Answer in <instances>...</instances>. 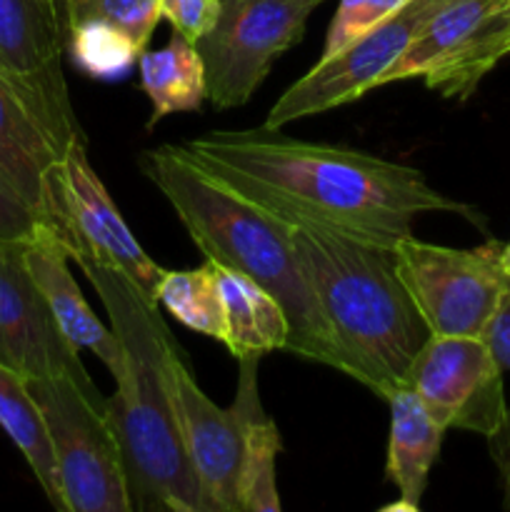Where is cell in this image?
Segmentation results:
<instances>
[{"instance_id": "6da1fadb", "label": "cell", "mask_w": 510, "mask_h": 512, "mask_svg": "<svg viewBox=\"0 0 510 512\" xmlns=\"http://www.w3.org/2000/svg\"><path fill=\"white\" fill-rule=\"evenodd\" d=\"M200 165L290 225L325 228L390 248L413 235L415 218L473 208L438 193L413 165L345 145L308 143L273 128L210 130L180 143Z\"/></svg>"}, {"instance_id": "7a4b0ae2", "label": "cell", "mask_w": 510, "mask_h": 512, "mask_svg": "<svg viewBox=\"0 0 510 512\" xmlns=\"http://www.w3.org/2000/svg\"><path fill=\"white\" fill-rule=\"evenodd\" d=\"M75 265L98 293L123 348L115 395L105 398V413L123 450L133 508L203 512L168 380V360L178 343L158 303L110 265L88 258Z\"/></svg>"}, {"instance_id": "3957f363", "label": "cell", "mask_w": 510, "mask_h": 512, "mask_svg": "<svg viewBox=\"0 0 510 512\" xmlns=\"http://www.w3.org/2000/svg\"><path fill=\"white\" fill-rule=\"evenodd\" d=\"M140 165L205 260L245 275L283 305L290 323L285 350L338 370L328 325L295 253V225L200 168L180 143L148 150Z\"/></svg>"}, {"instance_id": "277c9868", "label": "cell", "mask_w": 510, "mask_h": 512, "mask_svg": "<svg viewBox=\"0 0 510 512\" xmlns=\"http://www.w3.org/2000/svg\"><path fill=\"white\" fill-rule=\"evenodd\" d=\"M295 253L320 305L338 370L388 400L403 388L430 330L393 263V250L325 228H293Z\"/></svg>"}, {"instance_id": "5b68a950", "label": "cell", "mask_w": 510, "mask_h": 512, "mask_svg": "<svg viewBox=\"0 0 510 512\" xmlns=\"http://www.w3.org/2000/svg\"><path fill=\"white\" fill-rule=\"evenodd\" d=\"M28 388L48 428L63 512H133L123 450L93 380L60 373L28 378Z\"/></svg>"}, {"instance_id": "8992f818", "label": "cell", "mask_w": 510, "mask_h": 512, "mask_svg": "<svg viewBox=\"0 0 510 512\" xmlns=\"http://www.w3.org/2000/svg\"><path fill=\"white\" fill-rule=\"evenodd\" d=\"M43 220L53 228L70 260H98L120 270L145 298L158 303L165 270L140 248L108 188L95 173L85 140L70 145L45 175Z\"/></svg>"}, {"instance_id": "52a82bcc", "label": "cell", "mask_w": 510, "mask_h": 512, "mask_svg": "<svg viewBox=\"0 0 510 512\" xmlns=\"http://www.w3.org/2000/svg\"><path fill=\"white\" fill-rule=\"evenodd\" d=\"M500 250L498 240L465 250L423 243L415 235L393 245L395 270L430 333L483 335L510 290Z\"/></svg>"}, {"instance_id": "ba28073f", "label": "cell", "mask_w": 510, "mask_h": 512, "mask_svg": "<svg viewBox=\"0 0 510 512\" xmlns=\"http://www.w3.org/2000/svg\"><path fill=\"white\" fill-rule=\"evenodd\" d=\"M510 55V0H445L380 85L423 78L448 100H468L485 75Z\"/></svg>"}, {"instance_id": "9c48e42d", "label": "cell", "mask_w": 510, "mask_h": 512, "mask_svg": "<svg viewBox=\"0 0 510 512\" xmlns=\"http://www.w3.org/2000/svg\"><path fill=\"white\" fill-rule=\"evenodd\" d=\"M320 0H220L213 28L195 43L215 108H240L268 78L275 60L300 43Z\"/></svg>"}, {"instance_id": "30bf717a", "label": "cell", "mask_w": 510, "mask_h": 512, "mask_svg": "<svg viewBox=\"0 0 510 512\" xmlns=\"http://www.w3.org/2000/svg\"><path fill=\"white\" fill-rule=\"evenodd\" d=\"M58 0H0V75L63 155L85 140L63 75L65 13Z\"/></svg>"}, {"instance_id": "8fae6325", "label": "cell", "mask_w": 510, "mask_h": 512, "mask_svg": "<svg viewBox=\"0 0 510 512\" xmlns=\"http://www.w3.org/2000/svg\"><path fill=\"white\" fill-rule=\"evenodd\" d=\"M445 0H405L393 15L330 58H320L295 80L265 115V128L280 130L300 118L328 113L378 88L385 70L400 58L425 20Z\"/></svg>"}, {"instance_id": "7c38bea8", "label": "cell", "mask_w": 510, "mask_h": 512, "mask_svg": "<svg viewBox=\"0 0 510 512\" xmlns=\"http://www.w3.org/2000/svg\"><path fill=\"white\" fill-rule=\"evenodd\" d=\"M405 385L448 430L490 438L508 413L503 368L488 343L473 335L430 333L410 365Z\"/></svg>"}, {"instance_id": "4fadbf2b", "label": "cell", "mask_w": 510, "mask_h": 512, "mask_svg": "<svg viewBox=\"0 0 510 512\" xmlns=\"http://www.w3.org/2000/svg\"><path fill=\"white\" fill-rule=\"evenodd\" d=\"M25 263V240L0 238V363L23 378L68 373L88 380Z\"/></svg>"}, {"instance_id": "5bb4252c", "label": "cell", "mask_w": 510, "mask_h": 512, "mask_svg": "<svg viewBox=\"0 0 510 512\" xmlns=\"http://www.w3.org/2000/svg\"><path fill=\"white\" fill-rule=\"evenodd\" d=\"M168 380L180 438L203 500V512H240L238 478L243 458V420L235 405H215L190 373L183 353L173 350Z\"/></svg>"}, {"instance_id": "9a60e30c", "label": "cell", "mask_w": 510, "mask_h": 512, "mask_svg": "<svg viewBox=\"0 0 510 512\" xmlns=\"http://www.w3.org/2000/svg\"><path fill=\"white\" fill-rule=\"evenodd\" d=\"M25 263L48 303L60 333L68 338L73 348L95 353V358L115 378L123 365V348H120L118 335L85 303L83 293L70 273L68 250L45 220L40 223L38 233L25 240Z\"/></svg>"}, {"instance_id": "2e32d148", "label": "cell", "mask_w": 510, "mask_h": 512, "mask_svg": "<svg viewBox=\"0 0 510 512\" xmlns=\"http://www.w3.org/2000/svg\"><path fill=\"white\" fill-rule=\"evenodd\" d=\"M390 405V433H388V473L390 483L398 488L400 500L385 510L420 508L425 488H428L430 470L440 455L445 438V425L438 423L423 400L403 385L388 395Z\"/></svg>"}, {"instance_id": "e0dca14e", "label": "cell", "mask_w": 510, "mask_h": 512, "mask_svg": "<svg viewBox=\"0 0 510 512\" xmlns=\"http://www.w3.org/2000/svg\"><path fill=\"white\" fill-rule=\"evenodd\" d=\"M258 360L240 358L235 410L243 420V458H240L238 505L240 512H278V480L275 460L280 453V433L275 420L265 413L258 395Z\"/></svg>"}, {"instance_id": "ac0fdd59", "label": "cell", "mask_w": 510, "mask_h": 512, "mask_svg": "<svg viewBox=\"0 0 510 512\" xmlns=\"http://www.w3.org/2000/svg\"><path fill=\"white\" fill-rule=\"evenodd\" d=\"M213 265L225 313L223 345L230 355L235 360L263 358L288 348L290 323L283 305L245 275L218 263Z\"/></svg>"}, {"instance_id": "d6986e66", "label": "cell", "mask_w": 510, "mask_h": 512, "mask_svg": "<svg viewBox=\"0 0 510 512\" xmlns=\"http://www.w3.org/2000/svg\"><path fill=\"white\" fill-rule=\"evenodd\" d=\"M60 160L58 148L23 103L13 85L0 75V173L43 215L45 175Z\"/></svg>"}, {"instance_id": "ffe728a7", "label": "cell", "mask_w": 510, "mask_h": 512, "mask_svg": "<svg viewBox=\"0 0 510 512\" xmlns=\"http://www.w3.org/2000/svg\"><path fill=\"white\" fill-rule=\"evenodd\" d=\"M140 85L148 95L153 113L148 128L173 113H193L208 98L205 65L195 43L173 33L168 45L158 50H143L138 60Z\"/></svg>"}, {"instance_id": "44dd1931", "label": "cell", "mask_w": 510, "mask_h": 512, "mask_svg": "<svg viewBox=\"0 0 510 512\" xmlns=\"http://www.w3.org/2000/svg\"><path fill=\"white\" fill-rule=\"evenodd\" d=\"M0 428L8 433L15 448L28 460L35 480L53 503L55 510L63 512L58 473H55L53 448H50L48 428L43 413L28 388V378L15 373L13 368L0 363Z\"/></svg>"}, {"instance_id": "7402d4cb", "label": "cell", "mask_w": 510, "mask_h": 512, "mask_svg": "<svg viewBox=\"0 0 510 512\" xmlns=\"http://www.w3.org/2000/svg\"><path fill=\"white\" fill-rule=\"evenodd\" d=\"M158 305L175 315L185 328L223 343V300H220L215 265L210 260L195 270H165L158 285Z\"/></svg>"}, {"instance_id": "603a6c76", "label": "cell", "mask_w": 510, "mask_h": 512, "mask_svg": "<svg viewBox=\"0 0 510 512\" xmlns=\"http://www.w3.org/2000/svg\"><path fill=\"white\" fill-rule=\"evenodd\" d=\"M68 43L73 63L85 75L103 80L125 78L143 55V48L128 33L105 20H80L68 25Z\"/></svg>"}, {"instance_id": "cb8c5ba5", "label": "cell", "mask_w": 510, "mask_h": 512, "mask_svg": "<svg viewBox=\"0 0 510 512\" xmlns=\"http://www.w3.org/2000/svg\"><path fill=\"white\" fill-rule=\"evenodd\" d=\"M63 13L65 30L80 20H105L128 33L143 50L163 18L160 0H63Z\"/></svg>"}, {"instance_id": "d4e9b609", "label": "cell", "mask_w": 510, "mask_h": 512, "mask_svg": "<svg viewBox=\"0 0 510 512\" xmlns=\"http://www.w3.org/2000/svg\"><path fill=\"white\" fill-rule=\"evenodd\" d=\"M403 3L405 0H340L328 35H325V48L320 58H330V55L348 48L353 40L383 23Z\"/></svg>"}, {"instance_id": "484cf974", "label": "cell", "mask_w": 510, "mask_h": 512, "mask_svg": "<svg viewBox=\"0 0 510 512\" xmlns=\"http://www.w3.org/2000/svg\"><path fill=\"white\" fill-rule=\"evenodd\" d=\"M43 215L18 193L13 183L0 173V238L30 240L38 233Z\"/></svg>"}, {"instance_id": "4316f807", "label": "cell", "mask_w": 510, "mask_h": 512, "mask_svg": "<svg viewBox=\"0 0 510 512\" xmlns=\"http://www.w3.org/2000/svg\"><path fill=\"white\" fill-rule=\"evenodd\" d=\"M160 13L175 33L198 43L218 20L220 0H160Z\"/></svg>"}, {"instance_id": "83f0119b", "label": "cell", "mask_w": 510, "mask_h": 512, "mask_svg": "<svg viewBox=\"0 0 510 512\" xmlns=\"http://www.w3.org/2000/svg\"><path fill=\"white\" fill-rule=\"evenodd\" d=\"M480 338L488 343L490 353L498 360L503 373H510V290L503 295L498 310H495L493 318L488 320V325H485Z\"/></svg>"}, {"instance_id": "f1b7e54d", "label": "cell", "mask_w": 510, "mask_h": 512, "mask_svg": "<svg viewBox=\"0 0 510 512\" xmlns=\"http://www.w3.org/2000/svg\"><path fill=\"white\" fill-rule=\"evenodd\" d=\"M488 448H490V458H493V463L498 465L500 470L505 498H508V505H510V405H508V413H505L503 425H500V428L488 438Z\"/></svg>"}, {"instance_id": "f546056e", "label": "cell", "mask_w": 510, "mask_h": 512, "mask_svg": "<svg viewBox=\"0 0 510 512\" xmlns=\"http://www.w3.org/2000/svg\"><path fill=\"white\" fill-rule=\"evenodd\" d=\"M500 260H503V268L510 273V240L503 243V250H500Z\"/></svg>"}, {"instance_id": "4dcf8cb0", "label": "cell", "mask_w": 510, "mask_h": 512, "mask_svg": "<svg viewBox=\"0 0 510 512\" xmlns=\"http://www.w3.org/2000/svg\"><path fill=\"white\" fill-rule=\"evenodd\" d=\"M58 3H63V0H58Z\"/></svg>"}, {"instance_id": "1f68e13d", "label": "cell", "mask_w": 510, "mask_h": 512, "mask_svg": "<svg viewBox=\"0 0 510 512\" xmlns=\"http://www.w3.org/2000/svg\"><path fill=\"white\" fill-rule=\"evenodd\" d=\"M320 3H323V0H320Z\"/></svg>"}]
</instances>
